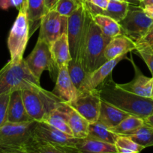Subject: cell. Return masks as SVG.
Instances as JSON below:
<instances>
[{"instance_id": "10", "label": "cell", "mask_w": 153, "mask_h": 153, "mask_svg": "<svg viewBox=\"0 0 153 153\" xmlns=\"http://www.w3.org/2000/svg\"><path fill=\"white\" fill-rule=\"evenodd\" d=\"M76 110L90 123L98 121L101 104V98L99 90L84 91L78 92L76 98L67 103Z\"/></svg>"}, {"instance_id": "25", "label": "cell", "mask_w": 153, "mask_h": 153, "mask_svg": "<svg viewBox=\"0 0 153 153\" xmlns=\"http://www.w3.org/2000/svg\"><path fill=\"white\" fill-rule=\"evenodd\" d=\"M88 137L106 143L115 144L118 134L112 132L109 128L98 121L89 123Z\"/></svg>"}, {"instance_id": "43", "label": "cell", "mask_w": 153, "mask_h": 153, "mask_svg": "<svg viewBox=\"0 0 153 153\" xmlns=\"http://www.w3.org/2000/svg\"><path fill=\"white\" fill-rule=\"evenodd\" d=\"M113 1H127V0H113Z\"/></svg>"}, {"instance_id": "32", "label": "cell", "mask_w": 153, "mask_h": 153, "mask_svg": "<svg viewBox=\"0 0 153 153\" xmlns=\"http://www.w3.org/2000/svg\"><path fill=\"white\" fill-rule=\"evenodd\" d=\"M82 3L80 0H58L52 10H56L62 16L68 17Z\"/></svg>"}, {"instance_id": "19", "label": "cell", "mask_w": 153, "mask_h": 153, "mask_svg": "<svg viewBox=\"0 0 153 153\" xmlns=\"http://www.w3.org/2000/svg\"><path fill=\"white\" fill-rule=\"evenodd\" d=\"M129 115L130 114L101 100L98 121L110 129L116 126Z\"/></svg>"}, {"instance_id": "11", "label": "cell", "mask_w": 153, "mask_h": 153, "mask_svg": "<svg viewBox=\"0 0 153 153\" xmlns=\"http://www.w3.org/2000/svg\"><path fill=\"white\" fill-rule=\"evenodd\" d=\"M68 19L54 10L46 12L40 22L38 39L50 46L62 34H67Z\"/></svg>"}, {"instance_id": "13", "label": "cell", "mask_w": 153, "mask_h": 153, "mask_svg": "<svg viewBox=\"0 0 153 153\" xmlns=\"http://www.w3.org/2000/svg\"><path fill=\"white\" fill-rule=\"evenodd\" d=\"M124 56L125 55H120L114 59L107 61L95 70L87 73L78 92L97 89L108 77H110L112 70L115 68L116 64L124 58Z\"/></svg>"}, {"instance_id": "6", "label": "cell", "mask_w": 153, "mask_h": 153, "mask_svg": "<svg viewBox=\"0 0 153 153\" xmlns=\"http://www.w3.org/2000/svg\"><path fill=\"white\" fill-rule=\"evenodd\" d=\"M29 28L26 16L25 2L19 8V13L14 22L8 38V48L10 61L18 62L23 59V53L29 39Z\"/></svg>"}, {"instance_id": "17", "label": "cell", "mask_w": 153, "mask_h": 153, "mask_svg": "<svg viewBox=\"0 0 153 153\" xmlns=\"http://www.w3.org/2000/svg\"><path fill=\"white\" fill-rule=\"evenodd\" d=\"M136 44L125 34H121L112 37L104 50V56L106 61L112 60L128 52L136 50Z\"/></svg>"}, {"instance_id": "36", "label": "cell", "mask_w": 153, "mask_h": 153, "mask_svg": "<svg viewBox=\"0 0 153 153\" xmlns=\"http://www.w3.org/2000/svg\"><path fill=\"white\" fill-rule=\"evenodd\" d=\"M23 2V0H0V8L7 10L10 7H19Z\"/></svg>"}, {"instance_id": "16", "label": "cell", "mask_w": 153, "mask_h": 153, "mask_svg": "<svg viewBox=\"0 0 153 153\" xmlns=\"http://www.w3.org/2000/svg\"><path fill=\"white\" fill-rule=\"evenodd\" d=\"M33 121L27 113L22 97V91L10 93L7 110V122L26 123Z\"/></svg>"}, {"instance_id": "40", "label": "cell", "mask_w": 153, "mask_h": 153, "mask_svg": "<svg viewBox=\"0 0 153 153\" xmlns=\"http://www.w3.org/2000/svg\"><path fill=\"white\" fill-rule=\"evenodd\" d=\"M143 8L144 11L146 12L147 15L150 18L153 19V4H149V5H145L142 7Z\"/></svg>"}, {"instance_id": "28", "label": "cell", "mask_w": 153, "mask_h": 153, "mask_svg": "<svg viewBox=\"0 0 153 153\" xmlns=\"http://www.w3.org/2000/svg\"><path fill=\"white\" fill-rule=\"evenodd\" d=\"M130 3L128 1H119L110 0L108 5L105 10L102 11L101 14L112 18L116 22H119L125 17L128 11Z\"/></svg>"}, {"instance_id": "44", "label": "cell", "mask_w": 153, "mask_h": 153, "mask_svg": "<svg viewBox=\"0 0 153 153\" xmlns=\"http://www.w3.org/2000/svg\"><path fill=\"white\" fill-rule=\"evenodd\" d=\"M151 98L153 99V88H152V97Z\"/></svg>"}, {"instance_id": "20", "label": "cell", "mask_w": 153, "mask_h": 153, "mask_svg": "<svg viewBox=\"0 0 153 153\" xmlns=\"http://www.w3.org/2000/svg\"><path fill=\"white\" fill-rule=\"evenodd\" d=\"M26 4V16L29 28V37L38 28L40 22L46 13L45 0H23Z\"/></svg>"}, {"instance_id": "33", "label": "cell", "mask_w": 153, "mask_h": 153, "mask_svg": "<svg viewBox=\"0 0 153 153\" xmlns=\"http://www.w3.org/2000/svg\"><path fill=\"white\" fill-rule=\"evenodd\" d=\"M136 50L141 56L149 69L153 77V48L152 46L142 43H136Z\"/></svg>"}, {"instance_id": "46", "label": "cell", "mask_w": 153, "mask_h": 153, "mask_svg": "<svg viewBox=\"0 0 153 153\" xmlns=\"http://www.w3.org/2000/svg\"></svg>"}, {"instance_id": "37", "label": "cell", "mask_w": 153, "mask_h": 153, "mask_svg": "<svg viewBox=\"0 0 153 153\" xmlns=\"http://www.w3.org/2000/svg\"><path fill=\"white\" fill-rule=\"evenodd\" d=\"M136 43L147 44L153 47V27L148 31V32Z\"/></svg>"}, {"instance_id": "22", "label": "cell", "mask_w": 153, "mask_h": 153, "mask_svg": "<svg viewBox=\"0 0 153 153\" xmlns=\"http://www.w3.org/2000/svg\"><path fill=\"white\" fill-rule=\"evenodd\" d=\"M24 149L27 153H82L74 147L54 144L36 138L34 136Z\"/></svg>"}, {"instance_id": "12", "label": "cell", "mask_w": 153, "mask_h": 153, "mask_svg": "<svg viewBox=\"0 0 153 153\" xmlns=\"http://www.w3.org/2000/svg\"><path fill=\"white\" fill-rule=\"evenodd\" d=\"M33 134L40 140L69 147L75 148L78 141V138L68 135L44 122L36 121Z\"/></svg>"}, {"instance_id": "3", "label": "cell", "mask_w": 153, "mask_h": 153, "mask_svg": "<svg viewBox=\"0 0 153 153\" xmlns=\"http://www.w3.org/2000/svg\"><path fill=\"white\" fill-rule=\"evenodd\" d=\"M40 87V79L34 76L25 59L9 61L0 70V94Z\"/></svg>"}, {"instance_id": "9", "label": "cell", "mask_w": 153, "mask_h": 153, "mask_svg": "<svg viewBox=\"0 0 153 153\" xmlns=\"http://www.w3.org/2000/svg\"><path fill=\"white\" fill-rule=\"evenodd\" d=\"M25 61L32 73L38 79L46 70L52 75L56 71L58 72V68L52 61L50 46L40 39H38L32 52L26 58Z\"/></svg>"}, {"instance_id": "38", "label": "cell", "mask_w": 153, "mask_h": 153, "mask_svg": "<svg viewBox=\"0 0 153 153\" xmlns=\"http://www.w3.org/2000/svg\"><path fill=\"white\" fill-rule=\"evenodd\" d=\"M0 153H27L24 149L15 148H0Z\"/></svg>"}, {"instance_id": "4", "label": "cell", "mask_w": 153, "mask_h": 153, "mask_svg": "<svg viewBox=\"0 0 153 153\" xmlns=\"http://www.w3.org/2000/svg\"><path fill=\"white\" fill-rule=\"evenodd\" d=\"M22 97L27 113L37 122H44L62 102L52 92L41 87L22 90Z\"/></svg>"}, {"instance_id": "30", "label": "cell", "mask_w": 153, "mask_h": 153, "mask_svg": "<svg viewBox=\"0 0 153 153\" xmlns=\"http://www.w3.org/2000/svg\"><path fill=\"white\" fill-rule=\"evenodd\" d=\"M125 136L129 137L144 148L153 146V127L146 123L133 133Z\"/></svg>"}, {"instance_id": "31", "label": "cell", "mask_w": 153, "mask_h": 153, "mask_svg": "<svg viewBox=\"0 0 153 153\" xmlns=\"http://www.w3.org/2000/svg\"><path fill=\"white\" fill-rule=\"evenodd\" d=\"M116 153H140L145 148L125 135H118L115 142Z\"/></svg>"}, {"instance_id": "8", "label": "cell", "mask_w": 153, "mask_h": 153, "mask_svg": "<svg viewBox=\"0 0 153 153\" xmlns=\"http://www.w3.org/2000/svg\"><path fill=\"white\" fill-rule=\"evenodd\" d=\"M118 23L122 33L136 43L152 28L153 19L146 13L141 6L130 4L125 17Z\"/></svg>"}, {"instance_id": "1", "label": "cell", "mask_w": 153, "mask_h": 153, "mask_svg": "<svg viewBox=\"0 0 153 153\" xmlns=\"http://www.w3.org/2000/svg\"><path fill=\"white\" fill-rule=\"evenodd\" d=\"M102 100L127 112L146 119L153 114V99L143 97L124 91L111 79L98 88Z\"/></svg>"}, {"instance_id": "29", "label": "cell", "mask_w": 153, "mask_h": 153, "mask_svg": "<svg viewBox=\"0 0 153 153\" xmlns=\"http://www.w3.org/2000/svg\"><path fill=\"white\" fill-rule=\"evenodd\" d=\"M68 71L72 82L79 91L87 75L82 61L78 58L70 60L68 64Z\"/></svg>"}, {"instance_id": "18", "label": "cell", "mask_w": 153, "mask_h": 153, "mask_svg": "<svg viewBox=\"0 0 153 153\" xmlns=\"http://www.w3.org/2000/svg\"><path fill=\"white\" fill-rule=\"evenodd\" d=\"M63 107L73 137L78 139L88 137L90 123L67 103L64 102Z\"/></svg>"}, {"instance_id": "5", "label": "cell", "mask_w": 153, "mask_h": 153, "mask_svg": "<svg viewBox=\"0 0 153 153\" xmlns=\"http://www.w3.org/2000/svg\"><path fill=\"white\" fill-rule=\"evenodd\" d=\"M91 17V13L83 3L68 16L67 35L72 59L76 58L80 59V55Z\"/></svg>"}, {"instance_id": "27", "label": "cell", "mask_w": 153, "mask_h": 153, "mask_svg": "<svg viewBox=\"0 0 153 153\" xmlns=\"http://www.w3.org/2000/svg\"><path fill=\"white\" fill-rule=\"evenodd\" d=\"M145 124L144 120L134 115H129L116 126L110 128L112 132L118 135H128L136 131Z\"/></svg>"}, {"instance_id": "34", "label": "cell", "mask_w": 153, "mask_h": 153, "mask_svg": "<svg viewBox=\"0 0 153 153\" xmlns=\"http://www.w3.org/2000/svg\"><path fill=\"white\" fill-rule=\"evenodd\" d=\"M110 0H82L88 11L92 15L101 14L102 11L106 8Z\"/></svg>"}, {"instance_id": "7", "label": "cell", "mask_w": 153, "mask_h": 153, "mask_svg": "<svg viewBox=\"0 0 153 153\" xmlns=\"http://www.w3.org/2000/svg\"><path fill=\"white\" fill-rule=\"evenodd\" d=\"M36 121L26 123L7 122L0 128V148L25 149L34 138Z\"/></svg>"}, {"instance_id": "42", "label": "cell", "mask_w": 153, "mask_h": 153, "mask_svg": "<svg viewBox=\"0 0 153 153\" xmlns=\"http://www.w3.org/2000/svg\"><path fill=\"white\" fill-rule=\"evenodd\" d=\"M153 4V0H140V6L143 7L145 5H149Z\"/></svg>"}, {"instance_id": "26", "label": "cell", "mask_w": 153, "mask_h": 153, "mask_svg": "<svg viewBox=\"0 0 153 153\" xmlns=\"http://www.w3.org/2000/svg\"><path fill=\"white\" fill-rule=\"evenodd\" d=\"M92 19L106 37L112 38L122 33L119 23L109 16L104 14H96L92 15Z\"/></svg>"}, {"instance_id": "41", "label": "cell", "mask_w": 153, "mask_h": 153, "mask_svg": "<svg viewBox=\"0 0 153 153\" xmlns=\"http://www.w3.org/2000/svg\"><path fill=\"white\" fill-rule=\"evenodd\" d=\"M144 122H145V123L147 124V125L153 127V114L148 117H146V119H144Z\"/></svg>"}, {"instance_id": "47", "label": "cell", "mask_w": 153, "mask_h": 153, "mask_svg": "<svg viewBox=\"0 0 153 153\" xmlns=\"http://www.w3.org/2000/svg\"><path fill=\"white\" fill-rule=\"evenodd\" d=\"M152 48H153V47H152Z\"/></svg>"}, {"instance_id": "23", "label": "cell", "mask_w": 153, "mask_h": 153, "mask_svg": "<svg viewBox=\"0 0 153 153\" xmlns=\"http://www.w3.org/2000/svg\"><path fill=\"white\" fill-rule=\"evenodd\" d=\"M75 148L82 153H116L115 144L88 137L78 139Z\"/></svg>"}, {"instance_id": "15", "label": "cell", "mask_w": 153, "mask_h": 153, "mask_svg": "<svg viewBox=\"0 0 153 153\" xmlns=\"http://www.w3.org/2000/svg\"><path fill=\"white\" fill-rule=\"evenodd\" d=\"M133 64L135 69V76L133 80L128 83L117 85L120 88L129 93L140 97L151 98L153 88V77L148 78L145 76L134 62Z\"/></svg>"}, {"instance_id": "2", "label": "cell", "mask_w": 153, "mask_h": 153, "mask_svg": "<svg viewBox=\"0 0 153 153\" xmlns=\"http://www.w3.org/2000/svg\"><path fill=\"white\" fill-rule=\"evenodd\" d=\"M110 40V37L104 34L94 22L92 15L80 55L87 73L94 71L107 61L104 56V50Z\"/></svg>"}, {"instance_id": "45", "label": "cell", "mask_w": 153, "mask_h": 153, "mask_svg": "<svg viewBox=\"0 0 153 153\" xmlns=\"http://www.w3.org/2000/svg\"><path fill=\"white\" fill-rule=\"evenodd\" d=\"M80 1H82V0H80Z\"/></svg>"}, {"instance_id": "39", "label": "cell", "mask_w": 153, "mask_h": 153, "mask_svg": "<svg viewBox=\"0 0 153 153\" xmlns=\"http://www.w3.org/2000/svg\"><path fill=\"white\" fill-rule=\"evenodd\" d=\"M58 1V0H45V6H46V12L52 10Z\"/></svg>"}, {"instance_id": "35", "label": "cell", "mask_w": 153, "mask_h": 153, "mask_svg": "<svg viewBox=\"0 0 153 153\" xmlns=\"http://www.w3.org/2000/svg\"><path fill=\"white\" fill-rule=\"evenodd\" d=\"M10 94H0V128L7 123V110Z\"/></svg>"}, {"instance_id": "24", "label": "cell", "mask_w": 153, "mask_h": 153, "mask_svg": "<svg viewBox=\"0 0 153 153\" xmlns=\"http://www.w3.org/2000/svg\"><path fill=\"white\" fill-rule=\"evenodd\" d=\"M63 106H64V102H62L59 107L51 112L44 122L46 123L59 131L73 137L72 131L68 123L67 117H66Z\"/></svg>"}, {"instance_id": "21", "label": "cell", "mask_w": 153, "mask_h": 153, "mask_svg": "<svg viewBox=\"0 0 153 153\" xmlns=\"http://www.w3.org/2000/svg\"><path fill=\"white\" fill-rule=\"evenodd\" d=\"M50 52L52 61L57 68L68 66L72 58L70 54L67 34H62L50 45Z\"/></svg>"}, {"instance_id": "14", "label": "cell", "mask_w": 153, "mask_h": 153, "mask_svg": "<svg viewBox=\"0 0 153 153\" xmlns=\"http://www.w3.org/2000/svg\"><path fill=\"white\" fill-rule=\"evenodd\" d=\"M52 92L62 102L65 103L70 102L77 96L78 90L70 79L68 66H63L58 69L56 86Z\"/></svg>"}]
</instances>
